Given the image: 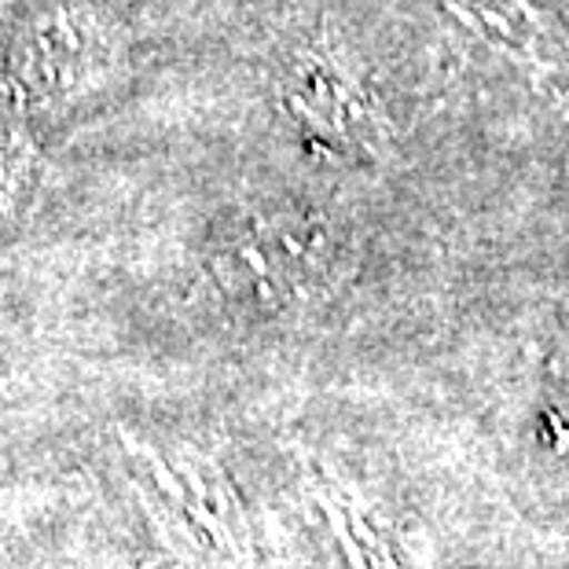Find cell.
<instances>
[{"mask_svg": "<svg viewBox=\"0 0 569 569\" xmlns=\"http://www.w3.org/2000/svg\"><path fill=\"white\" fill-rule=\"evenodd\" d=\"M129 63L126 22L100 0H33L0 41V89L27 122L74 114Z\"/></svg>", "mask_w": 569, "mask_h": 569, "instance_id": "obj_1", "label": "cell"}, {"mask_svg": "<svg viewBox=\"0 0 569 569\" xmlns=\"http://www.w3.org/2000/svg\"><path fill=\"white\" fill-rule=\"evenodd\" d=\"M346 261L342 232L312 206L290 199L228 210L210 250L217 283L261 309L323 301L346 276Z\"/></svg>", "mask_w": 569, "mask_h": 569, "instance_id": "obj_2", "label": "cell"}, {"mask_svg": "<svg viewBox=\"0 0 569 569\" xmlns=\"http://www.w3.org/2000/svg\"><path fill=\"white\" fill-rule=\"evenodd\" d=\"M280 111L312 151L335 162H382L393 122L379 92L342 48L312 41L290 56L280 78Z\"/></svg>", "mask_w": 569, "mask_h": 569, "instance_id": "obj_3", "label": "cell"}, {"mask_svg": "<svg viewBox=\"0 0 569 569\" xmlns=\"http://www.w3.org/2000/svg\"><path fill=\"white\" fill-rule=\"evenodd\" d=\"M459 27L532 81L569 96V30L540 0H438Z\"/></svg>", "mask_w": 569, "mask_h": 569, "instance_id": "obj_4", "label": "cell"}, {"mask_svg": "<svg viewBox=\"0 0 569 569\" xmlns=\"http://www.w3.org/2000/svg\"><path fill=\"white\" fill-rule=\"evenodd\" d=\"M44 154L38 126L16 111L0 114V232L16 228L38 199Z\"/></svg>", "mask_w": 569, "mask_h": 569, "instance_id": "obj_5", "label": "cell"}]
</instances>
